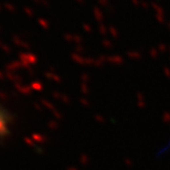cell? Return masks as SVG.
Returning <instances> with one entry per match:
<instances>
[{
  "instance_id": "6da1fadb",
  "label": "cell",
  "mask_w": 170,
  "mask_h": 170,
  "mask_svg": "<svg viewBox=\"0 0 170 170\" xmlns=\"http://www.w3.org/2000/svg\"><path fill=\"white\" fill-rule=\"evenodd\" d=\"M11 126V116L8 113L7 109L0 107V138L7 137L10 133Z\"/></svg>"
}]
</instances>
